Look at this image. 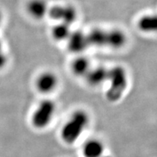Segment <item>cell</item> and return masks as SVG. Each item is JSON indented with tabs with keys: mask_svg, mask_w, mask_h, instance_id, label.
Returning <instances> with one entry per match:
<instances>
[{
	"mask_svg": "<svg viewBox=\"0 0 157 157\" xmlns=\"http://www.w3.org/2000/svg\"><path fill=\"white\" fill-rule=\"evenodd\" d=\"M127 42L125 33L119 29H112L107 30V42L106 46L120 49L123 47Z\"/></svg>",
	"mask_w": 157,
	"mask_h": 157,
	"instance_id": "9c48e42d",
	"label": "cell"
},
{
	"mask_svg": "<svg viewBox=\"0 0 157 157\" xmlns=\"http://www.w3.org/2000/svg\"><path fill=\"white\" fill-rule=\"evenodd\" d=\"M85 157H101L104 155V144L98 139L89 140L83 146Z\"/></svg>",
	"mask_w": 157,
	"mask_h": 157,
	"instance_id": "8fae6325",
	"label": "cell"
},
{
	"mask_svg": "<svg viewBox=\"0 0 157 157\" xmlns=\"http://www.w3.org/2000/svg\"><path fill=\"white\" fill-rule=\"evenodd\" d=\"M7 63V57L3 51H0V69H2Z\"/></svg>",
	"mask_w": 157,
	"mask_h": 157,
	"instance_id": "9a60e30c",
	"label": "cell"
},
{
	"mask_svg": "<svg viewBox=\"0 0 157 157\" xmlns=\"http://www.w3.org/2000/svg\"><path fill=\"white\" fill-rule=\"evenodd\" d=\"M90 63L85 57H78L72 62L71 70L78 77H86L90 70Z\"/></svg>",
	"mask_w": 157,
	"mask_h": 157,
	"instance_id": "4fadbf2b",
	"label": "cell"
},
{
	"mask_svg": "<svg viewBox=\"0 0 157 157\" xmlns=\"http://www.w3.org/2000/svg\"><path fill=\"white\" fill-rule=\"evenodd\" d=\"M70 25H68L64 22H58L57 25L52 29V37L56 41H64L67 40L71 34V29Z\"/></svg>",
	"mask_w": 157,
	"mask_h": 157,
	"instance_id": "5bb4252c",
	"label": "cell"
},
{
	"mask_svg": "<svg viewBox=\"0 0 157 157\" xmlns=\"http://www.w3.org/2000/svg\"><path fill=\"white\" fill-rule=\"evenodd\" d=\"M101 157H111V156H109V155H102V156Z\"/></svg>",
	"mask_w": 157,
	"mask_h": 157,
	"instance_id": "ac0fdd59",
	"label": "cell"
},
{
	"mask_svg": "<svg viewBox=\"0 0 157 157\" xmlns=\"http://www.w3.org/2000/svg\"><path fill=\"white\" fill-rule=\"evenodd\" d=\"M109 77V69L104 66L90 68V71L86 75L87 83L91 86H99L105 83Z\"/></svg>",
	"mask_w": 157,
	"mask_h": 157,
	"instance_id": "52a82bcc",
	"label": "cell"
},
{
	"mask_svg": "<svg viewBox=\"0 0 157 157\" xmlns=\"http://www.w3.org/2000/svg\"><path fill=\"white\" fill-rule=\"evenodd\" d=\"M2 12L0 11V24H1V22H2Z\"/></svg>",
	"mask_w": 157,
	"mask_h": 157,
	"instance_id": "e0dca14e",
	"label": "cell"
},
{
	"mask_svg": "<svg viewBox=\"0 0 157 157\" xmlns=\"http://www.w3.org/2000/svg\"><path fill=\"white\" fill-rule=\"evenodd\" d=\"M89 123L90 117L85 110L74 111L61 130L62 140L66 144H74L82 135Z\"/></svg>",
	"mask_w": 157,
	"mask_h": 157,
	"instance_id": "6da1fadb",
	"label": "cell"
},
{
	"mask_svg": "<svg viewBox=\"0 0 157 157\" xmlns=\"http://www.w3.org/2000/svg\"><path fill=\"white\" fill-rule=\"evenodd\" d=\"M68 49L70 51L80 54L90 46L88 42L87 34H85L81 30L72 31L70 37L67 39Z\"/></svg>",
	"mask_w": 157,
	"mask_h": 157,
	"instance_id": "8992f818",
	"label": "cell"
},
{
	"mask_svg": "<svg viewBox=\"0 0 157 157\" xmlns=\"http://www.w3.org/2000/svg\"><path fill=\"white\" fill-rule=\"evenodd\" d=\"M50 6L46 0H29L26 5V10L32 18L42 19L48 14Z\"/></svg>",
	"mask_w": 157,
	"mask_h": 157,
	"instance_id": "ba28073f",
	"label": "cell"
},
{
	"mask_svg": "<svg viewBox=\"0 0 157 157\" xmlns=\"http://www.w3.org/2000/svg\"><path fill=\"white\" fill-rule=\"evenodd\" d=\"M140 31L147 34H157V14H147L141 16L137 22Z\"/></svg>",
	"mask_w": 157,
	"mask_h": 157,
	"instance_id": "30bf717a",
	"label": "cell"
},
{
	"mask_svg": "<svg viewBox=\"0 0 157 157\" xmlns=\"http://www.w3.org/2000/svg\"><path fill=\"white\" fill-rule=\"evenodd\" d=\"M87 38L90 46H98V47L106 46L107 30L101 28H96L88 33Z\"/></svg>",
	"mask_w": 157,
	"mask_h": 157,
	"instance_id": "7c38bea8",
	"label": "cell"
},
{
	"mask_svg": "<svg viewBox=\"0 0 157 157\" xmlns=\"http://www.w3.org/2000/svg\"><path fill=\"white\" fill-rule=\"evenodd\" d=\"M48 15L52 19L58 21V22H64L71 26L78 18V11L74 6L70 4H59L50 6Z\"/></svg>",
	"mask_w": 157,
	"mask_h": 157,
	"instance_id": "277c9868",
	"label": "cell"
},
{
	"mask_svg": "<svg viewBox=\"0 0 157 157\" xmlns=\"http://www.w3.org/2000/svg\"><path fill=\"white\" fill-rule=\"evenodd\" d=\"M55 111L56 105L54 101L50 99L42 100L32 115V124L38 129L45 128L52 121Z\"/></svg>",
	"mask_w": 157,
	"mask_h": 157,
	"instance_id": "3957f363",
	"label": "cell"
},
{
	"mask_svg": "<svg viewBox=\"0 0 157 157\" xmlns=\"http://www.w3.org/2000/svg\"><path fill=\"white\" fill-rule=\"evenodd\" d=\"M58 84V77L50 71L43 72L36 79V88L42 94H50L56 89Z\"/></svg>",
	"mask_w": 157,
	"mask_h": 157,
	"instance_id": "5b68a950",
	"label": "cell"
},
{
	"mask_svg": "<svg viewBox=\"0 0 157 157\" xmlns=\"http://www.w3.org/2000/svg\"><path fill=\"white\" fill-rule=\"evenodd\" d=\"M109 87L106 91V98L110 102H117L121 99L128 85V77L125 69L121 66L109 69L108 81Z\"/></svg>",
	"mask_w": 157,
	"mask_h": 157,
	"instance_id": "7a4b0ae2",
	"label": "cell"
},
{
	"mask_svg": "<svg viewBox=\"0 0 157 157\" xmlns=\"http://www.w3.org/2000/svg\"><path fill=\"white\" fill-rule=\"evenodd\" d=\"M2 42H1V40H0V51H2Z\"/></svg>",
	"mask_w": 157,
	"mask_h": 157,
	"instance_id": "2e32d148",
	"label": "cell"
}]
</instances>
